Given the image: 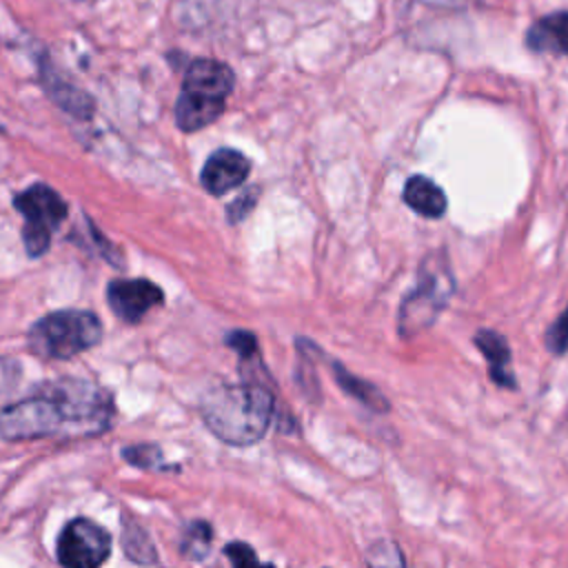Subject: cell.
<instances>
[{
    "label": "cell",
    "mask_w": 568,
    "mask_h": 568,
    "mask_svg": "<svg viewBox=\"0 0 568 568\" xmlns=\"http://www.w3.org/2000/svg\"><path fill=\"white\" fill-rule=\"evenodd\" d=\"M366 568H406V557L393 539H375L364 550Z\"/></svg>",
    "instance_id": "obj_17"
},
{
    "label": "cell",
    "mask_w": 568,
    "mask_h": 568,
    "mask_svg": "<svg viewBox=\"0 0 568 568\" xmlns=\"http://www.w3.org/2000/svg\"><path fill=\"white\" fill-rule=\"evenodd\" d=\"M242 382L211 388L200 402L206 428L229 446H253L271 428L275 395L266 386L268 371L260 357V346L237 353Z\"/></svg>",
    "instance_id": "obj_2"
},
{
    "label": "cell",
    "mask_w": 568,
    "mask_h": 568,
    "mask_svg": "<svg viewBox=\"0 0 568 568\" xmlns=\"http://www.w3.org/2000/svg\"><path fill=\"white\" fill-rule=\"evenodd\" d=\"M102 339V322L95 313L64 308L40 317L27 335L31 353L47 359H69Z\"/></svg>",
    "instance_id": "obj_5"
},
{
    "label": "cell",
    "mask_w": 568,
    "mask_h": 568,
    "mask_svg": "<svg viewBox=\"0 0 568 568\" xmlns=\"http://www.w3.org/2000/svg\"><path fill=\"white\" fill-rule=\"evenodd\" d=\"M224 557L231 561V568H275L273 564H262L253 546H248L246 541L226 544Z\"/></svg>",
    "instance_id": "obj_19"
},
{
    "label": "cell",
    "mask_w": 568,
    "mask_h": 568,
    "mask_svg": "<svg viewBox=\"0 0 568 568\" xmlns=\"http://www.w3.org/2000/svg\"><path fill=\"white\" fill-rule=\"evenodd\" d=\"M111 311L126 324H138L153 306L164 302V293L149 280H113L106 286Z\"/></svg>",
    "instance_id": "obj_8"
},
{
    "label": "cell",
    "mask_w": 568,
    "mask_h": 568,
    "mask_svg": "<svg viewBox=\"0 0 568 568\" xmlns=\"http://www.w3.org/2000/svg\"><path fill=\"white\" fill-rule=\"evenodd\" d=\"M211 544H213V528L209 521L204 519H195V521H189L184 532H182V541H180V550L184 557L193 559V561H200L209 555L211 550Z\"/></svg>",
    "instance_id": "obj_16"
},
{
    "label": "cell",
    "mask_w": 568,
    "mask_h": 568,
    "mask_svg": "<svg viewBox=\"0 0 568 568\" xmlns=\"http://www.w3.org/2000/svg\"><path fill=\"white\" fill-rule=\"evenodd\" d=\"M122 548L140 566H153L158 561L149 532L131 515H122Z\"/></svg>",
    "instance_id": "obj_15"
},
{
    "label": "cell",
    "mask_w": 568,
    "mask_h": 568,
    "mask_svg": "<svg viewBox=\"0 0 568 568\" xmlns=\"http://www.w3.org/2000/svg\"><path fill=\"white\" fill-rule=\"evenodd\" d=\"M331 371H333V377H335L337 386L346 395H351L353 399H357L359 404H364L373 413H388L390 410V402L386 399V395L375 384H371L364 377H357L355 373H351L344 364H339L335 359L331 362Z\"/></svg>",
    "instance_id": "obj_13"
},
{
    "label": "cell",
    "mask_w": 568,
    "mask_h": 568,
    "mask_svg": "<svg viewBox=\"0 0 568 568\" xmlns=\"http://www.w3.org/2000/svg\"><path fill=\"white\" fill-rule=\"evenodd\" d=\"M13 206L27 220L22 229L27 253L31 257H40L51 244V233L67 220V202L51 186L31 184L13 197Z\"/></svg>",
    "instance_id": "obj_6"
},
{
    "label": "cell",
    "mask_w": 568,
    "mask_h": 568,
    "mask_svg": "<svg viewBox=\"0 0 568 568\" xmlns=\"http://www.w3.org/2000/svg\"><path fill=\"white\" fill-rule=\"evenodd\" d=\"M20 377V366L13 359H0V399L9 395Z\"/></svg>",
    "instance_id": "obj_22"
},
{
    "label": "cell",
    "mask_w": 568,
    "mask_h": 568,
    "mask_svg": "<svg viewBox=\"0 0 568 568\" xmlns=\"http://www.w3.org/2000/svg\"><path fill=\"white\" fill-rule=\"evenodd\" d=\"M42 82L47 87V91L51 93V98L69 113H73L75 118H89L93 111V102L91 95H87L84 91L75 89L73 84L64 82L62 78H58L55 73H47L42 69Z\"/></svg>",
    "instance_id": "obj_14"
},
{
    "label": "cell",
    "mask_w": 568,
    "mask_h": 568,
    "mask_svg": "<svg viewBox=\"0 0 568 568\" xmlns=\"http://www.w3.org/2000/svg\"><path fill=\"white\" fill-rule=\"evenodd\" d=\"M115 406L109 390L87 379H58L0 413V437H93L111 426Z\"/></svg>",
    "instance_id": "obj_1"
},
{
    "label": "cell",
    "mask_w": 568,
    "mask_h": 568,
    "mask_svg": "<svg viewBox=\"0 0 568 568\" xmlns=\"http://www.w3.org/2000/svg\"><path fill=\"white\" fill-rule=\"evenodd\" d=\"M257 200H260V189H257V186H246V189L226 206V220H229L231 224L242 222V220L255 209Z\"/></svg>",
    "instance_id": "obj_21"
},
{
    "label": "cell",
    "mask_w": 568,
    "mask_h": 568,
    "mask_svg": "<svg viewBox=\"0 0 568 568\" xmlns=\"http://www.w3.org/2000/svg\"><path fill=\"white\" fill-rule=\"evenodd\" d=\"M475 346L479 348V353L484 355V359L488 362V375L490 379L499 386V388H508L515 390L517 388V379L515 373L510 368V346L506 342V337L493 328H479L473 337Z\"/></svg>",
    "instance_id": "obj_10"
},
{
    "label": "cell",
    "mask_w": 568,
    "mask_h": 568,
    "mask_svg": "<svg viewBox=\"0 0 568 568\" xmlns=\"http://www.w3.org/2000/svg\"><path fill=\"white\" fill-rule=\"evenodd\" d=\"M455 291L453 273L444 253H428L419 266L417 286L402 300L397 335L410 339L435 324Z\"/></svg>",
    "instance_id": "obj_4"
},
{
    "label": "cell",
    "mask_w": 568,
    "mask_h": 568,
    "mask_svg": "<svg viewBox=\"0 0 568 568\" xmlns=\"http://www.w3.org/2000/svg\"><path fill=\"white\" fill-rule=\"evenodd\" d=\"M122 457L138 468L144 470H164V457H162V448L155 444H133L122 448Z\"/></svg>",
    "instance_id": "obj_18"
},
{
    "label": "cell",
    "mask_w": 568,
    "mask_h": 568,
    "mask_svg": "<svg viewBox=\"0 0 568 568\" xmlns=\"http://www.w3.org/2000/svg\"><path fill=\"white\" fill-rule=\"evenodd\" d=\"M526 47L535 53L568 55V11L548 13L526 31Z\"/></svg>",
    "instance_id": "obj_11"
},
{
    "label": "cell",
    "mask_w": 568,
    "mask_h": 568,
    "mask_svg": "<svg viewBox=\"0 0 568 568\" xmlns=\"http://www.w3.org/2000/svg\"><path fill=\"white\" fill-rule=\"evenodd\" d=\"M233 84L235 73L229 64L213 58L191 60L175 102V124L184 133H193L215 122L226 106Z\"/></svg>",
    "instance_id": "obj_3"
},
{
    "label": "cell",
    "mask_w": 568,
    "mask_h": 568,
    "mask_svg": "<svg viewBox=\"0 0 568 568\" xmlns=\"http://www.w3.org/2000/svg\"><path fill=\"white\" fill-rule=\"evenodd\" d=\"M251 173V160L237 149H217L213 151L200 173V182L206 193L224 195L231 189H237L246 182Z\"/></svg>",
    "instance_id": "obj_9"
},
{
    "label": "cell",
    "mask_w": 568,
    "mask_h": 568,
    "mask_svg": "<svg viewBox=\"0 0 568 568\" xmlns=\"http://www.w3.org/2000/svg\"><path fill=\"white\" fill-rule=\"evenodd\" d=\"M111 552V535L87 517H75L58 535L55 557L62 568H100Z\"/></svg>",
    "instance_id": "obj_7"
},
{
    "label": "cell",
    "mask_w": 568,
    "mask_h": 568,
    "mask_svg": "<svg viewBox=\"0 0 568 568\" xmlns=\"http://www.w3.org/2000/svg\"><path fill=\"white\" fill-rule=\"evenodd\" d=\"M544 344L552 355H566L568 353V306L566 311L548 326L544 335Z\"/></svg>",
    "instance_id": "obj_20"
},
{
    "label": "cell",
    "mask_w": 568,
    "mask_h": 568,
    "mask_svg": "<svg viewBox=\"0 0 568 568\" xmlns=\"http://www.w3.org/2000/svg\"><path fill=\"white\" fill-rule=\"evenodd\" d=\"M402 197L410 211H415L417 215L428 217V220L442 217L448 209L444 189L426 175H410L404 184Z\"/></svg>",
    "instance_id": "obj_12"
}]
</instances>
